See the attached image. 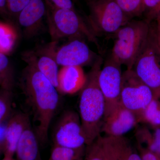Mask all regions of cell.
<instances>
[{"mask_svg": "<svg viewBox=\"0 0 160 160\" xmlns=\"http://www.w3.org/2000/svg\"><path fill=\"white\" fill-rule=\"evenodd\" d=\"M57 42H52L47 48L38 52H26L24 53V60L26 62H31L52 84L58 87V64L54 57L56 44Z\"/></svg>", "mask_w": 160, "mask_h": 160, "instance_id": "7c38bea8", "label": "cell"}, {"mask_svg": "<svg viewBox=\"0 0 160 160\" xmlns=\"http://www.w3.org/2000/svg\"><path fill=\"white\" fill-rule=\"evenodd\" d=\"M2 160H14L12 158V157H11L9 156H5V158L3 159Z\"/></svg>", "mask_w": 160, "mask_h": 160, "instance_id": "4dcf8cb0", "label": "cell"}, {"mask_svg": "<svg viewBox=\"0 0 160 160\" xmlns=\"http://www.w3.org/2000/svg\"><path fill=\"white\" fill-rule=\"evenodd\" d=\"M142 160H160V156L150 151L149 149L145 150L142 152Z\"/></svg>", "mask_w": 160, "mask_h": 160, "instance_id": "83f0119b", "label": "cell"}, {"mask_svg": "<svg viewBox=\"0 0 160 160\" xmlns=\"http://www.w3.org/2000/svg\"><path fill=\"white\" fill-rule=\"evenodd\" d=\"M137 118L138 123H147L153 128L160 127V99L153 98Z\"/></svg>", "mask_w": 160, "mask_h": 160, "instance_id": "ac0fdd59", "label": "cell"}, {"mask_svg": "<svg viewBox=\"0 0 160 160\" xmlns=\"http://www.w3.org/2000/svg\"><path fill=\"white\" fill-rule=\"evenodd\" d=\"M135 115L120 103L103 121L101 132L106 135L120 137L137 125Z\"/></svg>", "mask_w": 160, "mask_h": 160, "instance_id": "8fae6325", "label": "cell"}, {"mask_svg": "<svg viewBox=\"0 0 160 160\" xmlns=\"http://www.w3.org/2000/svg\"><path fill=\"white\" fill-rule=\"evenodd\" d=\"M12 79L9 59L6 55L0 52V84L2 85L4 89L9 90L12 83Z\"/></svg>", "mask_w": 160, "mask_h": 160, "instance_id": "44dd1931", "label": "cell"}, {"mask_svg": "<svg viewBox=\"0 0 160 160\" xmlns=\"http://www.w3.org/2000/svg\"><path fill=\"white\" fill-rule=\"evenodd\" d=\"M132 69L138 77L151 89L154 98L160 99V55L152 32L150 31L146 45Z\"/></svg>", "mask_w": 160, "mask_h": 160, "instance_id": "8992f818", "label": "cell"}, {"mask_svg": "<svg viewBox=\"0 0 160 160\" xmlns=\"http://www.w3.org/2000/svg\"><path fill=\"white\" fill-rule=\"evenodd\" d=\"M143 12H146L149 20L160 15V0H143Z\"/></svg>", "mask_w": 160, "mask_h": 160, "instance_id": "cb8c5ba5", "label": "cell"}, {"mask_svg": "<svg viewBox=\"0 0 160 160\" xmlns=\"http://www.w3.org/2000/svg\"><path fill=\"white\" fill-rule=\"evenodd\" d=\"M48 6L58 8L74 9L72 0H45Z\"/></svg>", "mask_w": 160, "mask_h": 160, "instance_id": "484cf974", "label": "cell"}, {"mask_svg": "<svg viewBox=\"0 0 160 160\" xmlns=\"http://www.w3.org/2000/svg\"><path fill=\"white\" fill-rule=\"evenodd\" d=\"M80 149L55 145L49 160H74L76 158L77 152Z\"/></svg>", "mask_w": 160, "mask_h": 160, "instance_id": "7402d4cb", "label": "cell"}, {"mask_svg": "<svg viewBox=\"0 0 160 160\" xmlns=\"http://www.w3.org/2000/svg\"><path fill=\"white\" fill-rule=\"evenodd\" d=\"M102 62L101 57L95 61L80 95L79 114L87 145L100 135L104 121L105 101L98 81Z\"/></svg>", "mask_w": 160, "mask_h": 160, "instance_id": "7a4b0ae2", "label": "cell"}, {"mask_svg": "<svg viewBox=\"0 0 160 160\" xmlns=\"http://www.w3.org/2000/svg\"><path fill=\"white\" fill-rule=\"evenodd\" d=\"M30 1L31 0H7L8 13L18 16Z\"/></svg>", "mask_w": 160, "mask_h": 160, "instance_id": "d4e9b609", "label": "cell"}, {"mask_svg": "<svg viewBox=\"0 0 160 160\" xmlns=\"http://www.w3.org/2000/svg\"><path fill=\"white\" fill-rule=\"evenodd\" d=\"M48 25L52 42L64 38H86L98 45L95 36L74 9L48 6Z\"/></svg>", "mask_w": 160, "mask_h": 160, "instance_id": "277c9868", "label": "cell"}, {"mask_svg": "<svg viewBox=\"0 0 160 160\" xmlns=\"http://www.w3.org/2000/svg\"><path fill=\"white\" fill-rule=\"evenodd\" d=\"M120 158L122 160H142L141 156L137 153L132 152L127 146L122 152Z\"/></svg>", "mask_w": 160, "mask_h": 160, "instance_id": "4316f807", "label": "cell"}, {"mask_svg": "<svg viewBox=\"0 0 160 160\" xmlns=\"http://www.w3.org/2000/svg\"><path fill=\"white\" fill-rule=\"evenodd\" d=\"M46 12V3L44 0H31L21 11L18 20L26 36L32 37L38 33Z\"/></svg>", "mask_w": 160, "mask_h": 160, "instance_id": "4fadbf2b", "label": "cell"}, {"mask_svg": "<svg viewBox=\"0 0 160 160\" xmlns=\"http://www.w3.org/2000/svg\"><path fill=\"white\" fill-rule=\"evenodd\" d=\"M158 25L157 28H160V15L157 18Z\"/></svg>", "mask_w": 160, "mask_h": 160, "instance_id": "1f68e13d", "label": "cell"}, {"mask_svg": "<svg viewBox=\"0 0 160 160\" xmlns=\"http://www.w3.org/2000/svg\"><path fill=\"white\" fill-rule=\"evenodd\" d=\"M17 39L15 29L9 24L0 22V52L6 55L11 52Z\"/></svg>", "mask_w": 160, "mask_h": 160, "instance_id": "d6986e66", "label": "cell"}, {"mask_svg": "<svg viewBox=\"0 0 160 160\" xmlns=\"http://www.w3.org/2000/svg\"><path fill=\"white\" fill-rule=\"evenodd\" d=\"M53 140L55 145L72 149H81L86 144L79 114L73 110L65 112L55 128Z\"/></svg>", "mask_w": 160, "mask_h": 160, "instance_id": "9c48e42d", "label": "cell"}, {"mask_svg": "<svg viewBox=\"0 0 160 160\" xmlns=\"http://www.w3.org/2000/svg\"><path fill=\"white\" fill-rule=\"evenodd\" d=\"M11 95L8 89L0 93V127L8 117L11 109Z\"/></svg>", "mask_w": 160, "mask_h": 160, "instance_id": "603a6c76", "label": "cell"}, {"mask_svg": "<svg viewBox=\"0 0 160 160\" xmlns=\"http://www.w3.org/2000/svg\"><path fill=\"white\" fill-rule=\"evenodd\" d=\"M39 141L34 129L29 126L24 132L16 150L17 160H39Z\"/></svg>", "mask_w": 160, "mask_h": 160, "instance_id": "2e32d148", "label": "cell"}, {"mask_svg": "<svg viewBox=\"0 0 160 160\" xmlns=\"http://www.w3.org/2000/svg\"><path fill=\"white\" fill-rule=\"evenodd\" d=\"M93 56L87 44L80 39L72 40L54 52L57 63L62 67L86 65L91 62Z\"/></svg>", "mask_w": 160, "mask_h": 160, "instance_id": "30bf717a", "label": "cell"}, {"mask_svg": "<svg viewBox=\"0 0 160 160\" xmlns=\"http://www.w3.org/2000/svg\"><path fill=\"white\" fill-rule=\"evenodd\" d=\"M151 30L147 22L130 21L115 34V40L110 56L127 69H132Z\"/></svg>", "mask_w": 160, "mask_h": 160, "instance_id": "3957f363", "label": "cell"}, {"mask_svg": "<svg viewBox=\"0 0 160 160\" xmlns=\"http://www.w3.org/2000/svg\"><path fill=\"white\" fill-rule=\"evenodd\" d=\"M7 8V0H0V15L8 14Z\"/></svg>", "mask_w": 160, "mask_h": 160, "instance_id": "f546056e", "label": "cell"}, {"mask_svg": "<svg viewBox=\"0 0 160 160\" xmlns=\"http://www.w3.org/2000/svg\"><path fill=\"white\" fill-rule=\"evenodd\" d=\"M87 79L82 66H62L58 75V91L63 94H75L84 88Z\"/></svg>", "mask_w": 160, "mask_h": 160, "instance_id": "9a60e30c", "label": "cell"}, {"mask_svg": "<svg viewBox=\"0 0 160 160\" xmlns=\"http://www.w3.org/2000/svg\"><path fill=\"white\" fill-rule=\"evenodd\" d=\"M121 66L110 56L99 72V86L105 101L104 119L120 103L122 76Z\"/></svg>", "mask_w": 160, "mask_h": 160, "instance_id": "ba28073f", "label": "cell"}, {"mask_svg": "<svg viewBox=\"0 0 160 160\" xmlns=\"http://www.w3.org/2000/svg\"><path fill=\"white\" fill-rule=\"evenodd\" d=\"M88 26L95 36L115 34L130 21L115 0H89Z\"/></svg>", "mask_w": 160, "mask_h": 160, "instance_id": "5b68a950", "label": "cell"}, {"mask_svg": "<svg viewBox=\"0 0 160 160\" xmlns=\"http://www.w3.org/2000/svg\"><path fill=\"white\" fill-rule=\"evenodd\" d=\"M125 14L131 19L143 13V0H115Z\"/></svg>", "mask_w": 160, "mask_h": 160, "instance_id": "ffe728a7", "label": "cell"}, {"mask_svg": "<svg viewBox=\"0 0 160 160\" xmlns=\"http://www.w3.org/2000/svg\"><path fill=\"white\" fill-rule=\"evenodd\" d=\"M26 62L22 84L33 111L35 132L42 144L48 140L49 126L58 106V91L33 63Z\"/></svg>", "mask_w": 160, "mask_h": 160, "instance_id": "6da1fadb", "label": "cell"}, {"mask_svg": "<svg viewBox=\"0 0 160 160\" xmlns=\"http://www.w3.org/2000/svg\"><path fill=\"white\" fill-rule=\"evenodd\" d=\"M153 129L152 132L146 127L139 128L135 135L139 141L147 144L148 149L160 156V127Z\"/></svg>", "mask_w": 160, "mask_h": 160, "instance_id": "e0dca14e", "label": "cell"}, {"mask_svg": "<svg viewBox=\"0 0 160 160\" xmlns=\"http://www.w3.org/2000/svg\"><path fill=\"white\" fill-rule=\"evenodd\" d=\"M155 43L160 55V28H157L156 31L153 33Z\"/></svg>", "mask_w": 160, "mask_h": 160, "instance_id": "f1b7e54d", "label": "cell"}, {"mask_svg": "<svg viewBox=\"0 0 160 160\" xmlns=\"http://www.w3.org/2000/svg\"><path fill=\"white\" fill-rule=\"evenodd\" d=\"M153 98L151 89L132 69H127L123 72L120 99L122 106L132 112L137 118Z\"/></svg>", "mask_w": 160, "mask_h": 160, "instance_id": "52a82bcc", "label": "cell"}, {"mask_svg": "<svg viewBox=\"0 0 160 160\" xmlns=\"http://www.w3.org/2000/svg\"><path fill=\"white\" fill-rule=\"evenodd\" d=\"M29 115L22 112L14 114L5 127L3 141L5 156L12 157L23 132L31 126Z\"/></svg>", "mask_w": 160, "mask_h": 160, "instance_id": "5bb4252c", "label": "cell"}]
</instances>
